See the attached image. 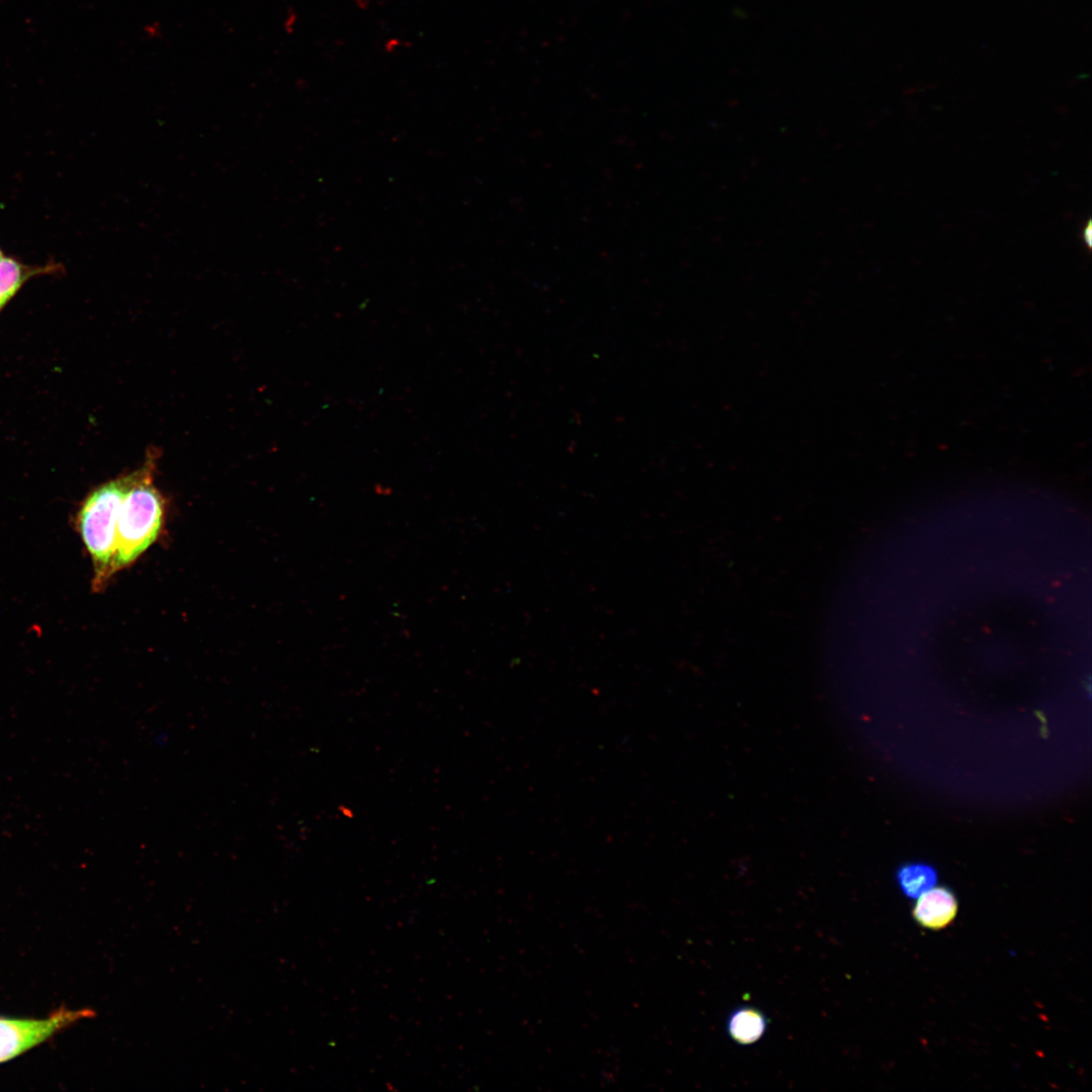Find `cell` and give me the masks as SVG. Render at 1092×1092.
Masks as SVG:
<instances>
[{
  "instance_id": "6da1fadb",
  "label": "cell",
  "mask_w": 1092,
  "mask_h": 1092,
  "mask_svg": "<svg viewBox=\"0 0 1092 1092\" xmlns=\"http://www.w3.org/2000/svg\"><path fill=\"white\" fill-rule=\"evenodd\" d=\"M155 454L135 470V478L121 504L112 574L133 563L157 540L163 525L165 502L154 485Z\"/></svg>"
},
{
  "instance_id": "7a4b0ae2",
  "label": "cell",
  "mask_w": 1092,
  "mask_h": 1092,
  "mask_svg": "<svg viewBox=\"0 0 1092 1092\" xmlns=\"http://www.w3.org/2000/svg\"><path fill=\"white\" fill-rule=\"evenodd\" d=\"M134 478L135 471L99 485L83 500L77 514V528L93 563L95 590H100L113 575L119 512Z\"/></svg>"
},
{
  "instance_id": "3957f363",
  "label": "cell",
  "mask_w": 1092,
  "mask_h": 1092,
  "mask_svg": "<svg viewBox=\"0 0 1092 1092\" xmlns=\"http://www.w3.org/2000/svg\"><path fill=\"white\" fill-rule=\"evenodd\" d=\"M95 1015L96 1012L90 1008L61 1007L43 1018L0 1016V1064L26 1053L64 1029Z\"/></svg>"
},
{
  "instance_id": "277c9868",
  "label": "cell",
  "mask_w": 1092,
  "mask_h": 1092,
  "mask_svg": "<svg viewBox=\"0 0 1092 1092\" xmlns=\"http://www.w3.org/2000/svg\"><path fill=\"white\" fill-rule=\"evenodd\" d=\"M916 899L912 916L923 928L940 930L949 925L957 916L958 899L946 887H933Z\"/></svg>"
},
{
  "instance_id": "5b68a950",
  "label": "cell",
  "mask_w": 1092,
  "mask_h": 1092,
  "mask_svg": "<svg viewBox=\"0 0 1092 1092\" xmlns=\"http://www.w3.org/2000/svg\"><path fill=\"white\" fill-rule=\"evenodd\" d=\"M64 273V265L51 260L42 265H29L5 256L0 260V312L30 279Z\"/></svg>"
},
{
  "instance_id": "8992f818",
  "label": "cell",
  "mask_w": 1092,
  "mask_h": 1092,
  "mask_svg": "<svg viewBox=\"0 0 1092 1092\" xmlns=\"http://www.w3.org/2000/svg\"><path fill=\"white\" fill-rule=\"evenodd\" d=\"M767 1020L762 1012L752 1007H739L728 1016L726 1029L729 1037L738 1044L757 1042L765 1033Z\"/></svg>"
},
{
  "instance_id": "52a82bcc",
  "label": "cell",
  "mask_w": 1092,
  "mask_h": 1092,
  "mask_svg": "<svg viewBox=\"0 0 1092 1092\" xmlns=\"http://www.w3.org/2000/svg\"><path fill=\"white\" fill-rule=\"evenodd\" d=\"M900 890L908 898L916 899L937 882L936 870L927 863L910 862L900 867L896 874Z\"/></svg>"
},
{
  "instance_id": "ba28073f",
  "label": "cell",
  "mask_w": 1092,
  "mask_h": 1092,
  "mask_svg": "<svg viewBox=\"0 0 1092 1092\" xmlns=\"http://www.w3.org/2000/svg\"><path fill=\"white\" fill-rule=\"evenodd\" d=\"M296 14L291 10L284 21V29L288 32L292 31V26L295 23Z\"/></svg>"
},
{
  "instance_id": "9c48e42d",
  "label": "cell",
  "mask_w": 1092,
  "mask_h": 1092,
  "mask_svg": "<svg viewBox=\"0 0 1092 1092\" xmlns=\"http://www.w3.org/2000/svg\"><path fill=\"white\" fill-rule=\"evenodd\" d=\"M5 256H6V255H5V253H4V252H3V250H2L1 248H0V260H1L2 258H4Z\"/></svg>"
}]
</instances>
